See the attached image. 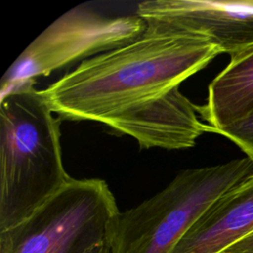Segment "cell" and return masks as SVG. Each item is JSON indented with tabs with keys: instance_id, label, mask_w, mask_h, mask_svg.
<instances>
[{
	"instance_id": "6da1fadb",
	"label": "cell",
	"mask_w": 253,
	"mask_h": 253,
	"mask_svg": "<svg viewBox=\"0 0 253 253\" xmlns=\"http://www.w3.org/2000/svg\"><path fill=\"white\" fill-rule=\"evenodd\" d=\"M220 53L202 35L147 24L135 40L82 60L42 92L63 119L106 124L180 86Z\"/></svg>"
},
{
	"instance_id": "7a4b0ae2",
	"label": "cell",
	"mask_w": 253,
	"mask_h": 253,
	"mask_svg": "<svg viewBox=\"0 0 253 253\" xmlns=\"http://www.w3.org/2000/svg\"><path fill=\"white\" fill-rule=\"evenodd\" d=\"M59 120L29 81L0 101V231L18 224L70 179Z\"/></svg>"
},
{
	"instance_id": "3957f363",
	"label": "cell",
	"mask_w": 253,
	"mask_h": 253,
	"mask_svg": "<svg viewBox=\"0 0 253 253\" xmlns=\"http://www.w3.org/2000/svg\"><path fill=\"white\" fill-rule=\"evenodd\" d=\"M251 176L253 160L247 156L179 172L166 188L119 212L110 253H171L215 201Z\"/></svg>"
},
{
	"instance_id": "277c9868",
	"label": "cell",
	"mask_w": 253,
	"mask_h": 253,
	"mask_svg": "<svg viewBox=\"0 0 253 253\" xmlns=\"http://www.w3.org/2000/svg\"><path fill=\"white\" fill-rule=\"evenodd\" d=\"M119 212L104 180L71 178L27 218L0 231V253H89L109 242Z\"/></svg>"
},
{
	"instance_id": "5b68a950",
	"label": "cell",
	"mask_w": 253,
	"mask_h": 253,
	"mask_svg": "<svg viewBox=\"0 0 253 253\" xmlns=\"http://www.w3.org/2000/svg\"><path fill=\"white\" fill-rule=\"evenodd\" d=\"M146 28L147 23L136 14L109 17L75 7L42 32L7 69L0 95L81 58L124 45L142 35Z\"/></svg>"
},
{
	"instance_id": "8992f818",
	"label": "cell",
	"mask_w": 253,
	"mask_h": 253,
	"mask_svg": "<svg viewBox=\"0 0 253 253\" xmlns=\"http://www.w3.org/2000/svg\"><path fill=\"white\" fill-rule=\"evenodd\" d=\"M135 14L147 24L202 35L230 56L253 48V0H149Z\"/></svg>"
},
{
	"instance_id": "52a82bcc",
	"label": "cell",
	"mask_w": 253,
	"mask_h": 253,
	"mask_svg": "<svg viewBox=\"0 0 253 253\" xmlns=\"http://www.w3.org/2000/svg\"><path fill=\"white\" fill-rule=\"evenodd\" d=\"M199 116L198 106L177 86L155 99L122 112L105 125L133 137L140 148L185 149L193 147L203 133L212 132Z\"/></svg>"
},
{
	"instance_id": "ba28073f",
	"label": "cell",
	"mask_w": 253,
	"mask_h": 253,
	"mask_svg": "<svg viewBox=\"0 0 253 253\" xmlns=\"http://www.w3.org/2000/svg\"><path fill=\"white\" fill-rule=\"evenodd\" d=\"M253 232V176L215 201L171 253H220Z\"/></svg>"
},
{
	"instance_id": "9c48e42d",
	"label": "cell",
	"mask_w": 253,
	"mask_h": 253,
	"mask_svg": "<svg viewBox=\"0 0 253 253\" xmlns=\"http://www.w3.org/2000/svg\"><path fill=\"white\" fill-rule=\"evenodd\" d=\"M198 112L217 134L253 113V48L230 56L210 83L207 102Z\"/></svg>"
},
{
	"instance_id": "30bf717a",
	"label": "cell",
	"mask_w": 253,
	"mask_h": 253,
	"mask_svg": "<svg viewBox=\"0 0 253 253\" xmlns=\"http://www.w3.org/2000/svg\"><path fill=\"white\" fill-rule=\"evenodd\" d=\"M218 134L231 140L247 157L253 160V113L242 121L220 130Z\"/></svg>"
},
{
	"instance_id": "8fae6325",
	"label": "cell",
	"mask_w": 253,
	"mask_h": 253,
	"mask_svg": "<svg viewBox=\"0 0 253 253\" xmlns=\"http://www.w3.org/2000/svg\"><path fill=\"white\" fill-rule=\"evenodd\" d=\"M220 253H253V232Z\"/></svg>"
},
{
	"instance_id": "7c38bea8",
	"label": "cell",
	"mask_w": 253,
	"mask_h": 253,
	"mask_svg": "<svg viewBox=\"0 0 253 253\" xmlns=\"http://www.w3.org/2000/svg\"><path fill=\"white\" fill-rule=\"evenodd\" d=\"M89 253H110V247H109V242L99 245L92 249Z\"/></svg>"
}]
</instances>
